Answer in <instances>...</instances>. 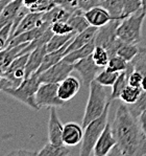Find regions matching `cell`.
<instances>
[{
    "mask_svg": "<svg viewBox=\"0 0 146 156\" xmlns=\"http://www.w3.org/2000/svg\"><path fill=\"white\" fill-rule=\"evenodd\" d=\"M112 130L117 145L109 155H146V135L141 129L138 119L131 114L127 105L124 103L117 108L112 123Z\"/></svg>",
    "mask_w": 146,
    "mask_h": 156,
    "instance_id": "cell-1",
    "label": "cell"
},
{
    "mask_svg": "<svg viewBox=\"0 0 146 156\" xmlns=\"http://www.w3.org/2000/svg\"><path fill=\"white\" fill-rule=\"evenodd\" d=\"M109 101L110 99L107 98L104 86H102L95 80L92 81L89 86V98L86 105L85 114L81 121L83 128H85L88 124L104 113Z\"/></svg>",
    "mask_w": 146,
    "mask_h": 156,
    "instance_id": "cell-2",
    "label": "cell"
},
{
    "mask_svg": "<svg viewBox=\"0 0 146 156\" xmlns=\"http://www.w3.org/2000/svg\"><path fill=\"white\" fill-rule=\"evenodd\" d=\"M41 81L39 79V73H35L32 76L25 78L19 86L15 88H6L5 90H3V92L25 104L35 111H39L41 108L36 101V93L39 89Z\"/></svg>",
    "mask_w": 146,
    "mask_h": 156,
    "instance_id": "cell-3",
    "label": "cell"
},
{
    "mask_svg": "<svg viewBox=\"0 0 146 156\" xmlns=\"http://www.w3.org/2000/svg\"><path fill=\"white\" fill-rule=\"evenodd\" d=\"M112 101H109L104 113L97 117L96 119L92 121L85 127L83 130V138L81 141V147L80 154V156H90L93 155V150L96 145L98 138L101 135L102 131L104 130L107 124V117H109L110 107H111Z\"/></svg>",
    "mask_w": 146,
    "mask_h": 156,
    "instance_id": "cell-4",
    "label": "cell"
},
{
    "mask_svg": "<svg viewBox=\"0 0 146 156\" xmlns=\"http://www.w3.org/2000/svg\"><path fill=\"white\" fill-rule=\"evenodd\" d=\"M145 17L146 13L141 9L138 13L122 19L117 28V36L119 39L133 44L140 43L142 41V26Z\"/></svg>",
    "mask_w": 146,
    "mask_h": 156,
    "instance_id": "cell-5",
    "label": "cell"
},
{
    "mask_svg": "<svg viewBox=\"0 0 146 156\" xmlns=\"http://www.w3.org/2000/svg\"><path fill=\"white\" fill-rule=\"evenodd\" d=\"M120 21L121 20H112L106 25L98 27L94 38L96 46L104 47L109 52L110 57L117 55L119 47L123 42L117 36V28L120 24Z\"/></svg>",
    "mask_w": 146,
    "mask_h": 156,
    "instance_id": "cell-6",
    "label": "cell"
},
{
    "mask_svg": "<svg viewBox=\"0 0 146 156\" xmlns=\"http://www.w3.org/2000/svg\"><path fill=\"white\" fill-rule=\"evenodd\" d=\"M57 89L59 83H41L36 93V101L40 108H63L66 106V102L59 99Z\"/></svg>",
    "mask_w": 146,
    "mask_h": 156,
    "instance_id": "cell-7",
    "label": "cell"
},
{
    "mask_svg": "<svg viewBox=\"0 0 146 156\" xmlns=\"http://www.w3.org/2000/svg\"><path fill=\"white\" fill-rule=\"evenodd\" d=\"M74 70V65L65 60H61L56 64L39 73L41 83H59L69 76Z\"/></svg>",
    "mask_w": 146,
    "mask_h": 156,
    "instance_id": "cell-8",
    "label": "cell"
},
{
    "mask_svg": "<svg viewBox=\"0 0 146 156\" xmlns=\"http://www.w3.org/2000/svg\"><path fill=\"white\" fill-rule=\"evenodd\" d=\"M74 65V70L77 71L80 73L83 81V84L89 87L92 81L95 80L97 74L101 71V67H99L94 62L92 58V55L83 58V59L80 60V61L75 62Z\"/></svg>",
    "mask_w": 146,
    "mask_h": 156,
    "instance_id": "cell-9",
    "label": "cell"
},
{
    "mask_svg": "<svg viewBox=\"0 0 146 156\" xmlns=\"http://www.w3.org/2000/svg\"><path fill=\"white\" fill-rule=\"evenodd\" d=\"M28 55L29 54L18 57L4 70L3 76H5L6 79H8L12 82V84H13V87L12 88H15L17 86H19L21 82L25 79V67L28 60Z\"/></svg>",
    "mask_w": 146,
    "mask_h": 156,
    "instance_id": "cell-10",
    "label": "cell"
},
{
    "mask_svg": "<svg viewBox=\"0 0 146 156\" xmlns=\"http://www.w3.org/2000/svg\"><path fill=\"white\" fill-rule=\"evenodd\" d=\"M117 145V140L112 130L111 123L107 122L106 128L102 131L101 135L98 138L96 145L93 150V155L95 156H106L109 155L111 150Z\"/></svg>",
    "mask_w": 146,
    "mask_h": 156,
    "instance_id": "cell-11",
    "label": "cell"
},
{
    "mask_svg": "<svg viewBox=\"0 0 146 156\" xmlns=\"http://www.w3.org/2000/svg\"><path fill=\"white\" fill-rule=\"evenodd\" d=\"M64 126L57 114L56 108L51 107L49 110L48 121V141L56 145H62L63 143Z\"/></svg>",
    "mask_w": 146,
    "mask_h": 156,
    "instance_id": "cell-12",
    "label": "cell"
},
{
    "mask_svg": "<svg viewBox=\"0 0 146 156\" xmlns=\"http://www.w3.org/2000/svg\"><path fill=\"white\" fill-rule=\"evenodd\" d=\"M83 15H85L86 19H87V21L91 26H94V27L97 28L101 27V26L106 25L107 23H109L110 21L114 20L111 14L109 13V11L102 5L94 6L89 11L85 12Z\"/></svg>",
    "mask_w": 146,
    "mask_h": 156,
    "instance_id": "cell-13",
    "label": "cell"
},
{
    "mask_svg": "<svg viewBox=\"0 0 146 156\" xmlns=\"http://www.w3.org/2000/svg\"><path fill=\"white\" fill-rule=\"evenodd\" d=\"M80 89V82L75 76H69L59 83V97L64 102H69L78 93Z\"/></svg>",
    "mask_w": 146,
    "mask_h": 156,
    "instance_id": "cell-14",
    "label": "cell"
},
{
    "mask_svg": "<svg viewBox=\"0 0 146 156\" xmlns=\"http://www.w3.org/2000/svg\"><path fill=\"white\" fill-rule=\"evenodd\" d=\"M45 22H48V21L45 20L44 18V13H38V12H30L26 14V16L21 20L20 24L18 25V27L16 28V30L13 34V38L16 36L20 35L22 33L28 32V30H32L35 27L41 26L44 24ZM50 23V22H49ZM51 24V23H50ZM12 38V39H13Z\"/></svg>",
    "mask_w": 146,
    "mask_h": 156,
    "instance_id": "cell-15",
    "label": "cell"
},
{
    "mask_svg": "<svg viewBox=\"0 0 146 156\" xmlns=\"http://www.w3.org/2000/svg\"><path fill=\"white\" fill-rule=\"evenodd\" d=\"M83 138V126L75 122H69L63 129V143L69 147H75L80 145Z\"/></svg>",
    "mask_w": 146,
    "mask_h": 156,
    "instance_id": "cell-16",
    "label": "cell"
},
{
    "mask_svg": "<svg viewBox=\"0 0 146 156\" xmlns=\"http://www.w3.org/2000/svg\"><path fill=\"white\" fill-rule=\"evenodd\" d=\"M46 54H47L46 45L37 47L36 49H33L32 51L29 52L27 63H26V67H25V78L32 76V73H37L39 70L41 64L43 62V59H44Z\"/></svg>",
    "mask_w": 146,
    "mask_h": 156,
    "instance_id": "cell-17",
    "label": "cell"
},
{
    "mask_svg": "<svg viewBox=\"0 0 146 156\" xmlns=\"http://www.w3.org/2000/svg\"><path fill=\"white\" fill-rule=\"evenodd\" d=\"M97 32V27L94 26H89L87 30H85L83 32L76 34V36L72 39V41L69 43V45L67 46V48L65 50V56L69 52L73 51V50L80 48V47L83 46V45L88 44L89 42L93 41L95 38Z\"/></svg>",
    "mask_w": 146,
    "mask_h": 156,
    "instance_id": "cell-18",
    "label": "cell"
},
{
    "mask_svg": "<svg viewBox=\"0 0 146 156\" xmlns=\"http://www.w3.org/2000/svg\"><path fill=\"white\" fill-rule=\"evenodd\" d=\"M23 5H24L23 0H11L1 12V15H0V28H2L8 23H13V21L15 20V18Z\"/></svg>",
    "mask_w": 146,
    "mask_h": 156,
    "instance_id": "cell-19",
    "label": "cell"
},
{
    "mask_svg": "<svg viewBox=\"0 0 146 156\" xmlns=\"http://www.w3.org/2000/svg\"><path fill=\"white\" fill-rule=\"evenodd\" d=\"M72 154H74V152L69 146L65 145V144L56 145V144H51L49 141L40 151H38L39 156H68Z\"/></svg>",
    "mask_w": 146,
    "mask_h": 156,
    "instance_id": "cell-20",
    "label": "cell"
},
{
    "mask_svg": "<svg viewBox=\"0 0 146 156\" xmlns=\"http://www.w3.org/2000/svg\"><path fill=\"white\" fill-rule=\"evenodd\" d=\"M95 46H96V44H95V41L93 40V41L89 42L88 44L83 45V46L80 47V48H77V49L73 50V51L69 52V54H67L66 56L63 58V60H65V61H67L68 63L74 64L75 62L80 61V60L83 59V58L92 55Z\"/></svg>",
    "mask_w": 146,
    "mask_h": 156,
    "instance_id": "cell-21",
    "label": "cell"
},
{
    "mask_svg": "<svg viewBox=\"0 0 146 156\" xmlns=\"http://www.w3.org/2000/svg\"><path fill=\"white\" fill-rule=\"evenodd\" d=\"M71 41H72V40H71ZM69 43L66 44L65 46H63L62 48L56 50V51L47 52V54L45 55L44 59H43V62H42V64H41L39 70H38L37 73H43V71H45L46 69H48L49 67H51L52 65L56 64L57 62L61 61V60H63V58L65 57V50L67 48V46L69 45Z\"/></svg>",
    "mask_w": 146,
    "mask_h": 156,
    "instance_id": "cell-22",
    "label": "cell"
},
{
    "mask_svg": "<svg viewBox=\"0 0 146 156\" xmlns=\"http://www.w3.org/2000/svg\"><path fill=\"white\" fill-rule=\"evenodd\" d=\"M135 70L140 71L143 74V81L141 88L146 91V47H140L137 56L130 62Z\"/></svg>",
    "mask_w": 146,
    "mask_h": 156,
    "instance_id": "cell-23",
    "label": "cell"
},
{
    "mask_svg": "<svg viewBox=\"0 0 146 156\" xmlns=\"http://www.w3.org/2000/svg\"><path fill=\"white\" fill-rule=\"evenodd\" d=\"M76 32H72L70 34H66V35H56L54 34L52 36V38L49 40L48 43L46 44V49L47 52L56 51V50L62 48L63 46H65L66 44H68L69 42H71V40L76 36Z\"/></svg>",
    "mask_w": 146,
    "mask_h": 156,
    "instance_id": "cell-24",
    "label": "cell"
},
{
    "mask_svg": "<svg viewBox=\"0 0 146 156\" xmlns=\"http://www.w3.org/2000/svg\"><path fill=\"white\" fill-rule=\"evenodd\" d=\"M67 22L72 26L73 30L77 32V34L83 32V30H87V28L90 26L89 22H88L85 15H83V12L80 11V9H78L77 11L74 12L72 15L70 16V18L68 19Z\"/></svg>",
    "mask_w": 146,
    "mask_h": 156,
    "instance_id": "cell-25",
    "label": "cell"
},
{
    "mask_svg": "<svg viewBox=\"0 0 146 156\" xmlns=\"http://www.w3.org/2000/svg\"><path fill=\"white\" fill-rule=\"evenodd\" d=\"M142 92L143 89L141 87H135V86H131L128 84L121 92L119 100L122 101V103H124L125 105L135 104L139 100L140 95L142 94Z\"/></svg>",
    "mask_w": 146,
    "mask_h": 156,
    "instance_id": "cell-26",
    "label": "cell"
},
{
    "mask_svg": "<svg viewBox=\"0 0 146 156\" xmlns=\"http://www.w3.org/2000/svg\"><path fill=\"white\" fill-rule=\"evenodd\" d=\"M127 85H128V73H127V71L125 70L119 73L116 82L112 86V91L109 98L110 101L113 102L115 100H118L119 98H120L121 92Z\"/></svg>",
    "mask_w": 146,
    "mask_h": 156,
    "instance_id": "cell-27",
    "label": "cell"
},
{
    "mask_svg": "<svg viewBox=\"0 0 146 156\" xmlns=\"http://www.w3.org/2000/svg\"><path fill=\"white\" fill-rule=\"evenodd\" d=\"M124 0H104L101 5L106 8L114 20H122V9Z\"/></svg>",
    "mask_w": 146,
    "mask_h": 156,
    "instance_id": "cell-28",
    "label": "cell"
},
{
    "mask_svg": "<svg viewBox=\"0 0 146 156\" xmlns=\"http://www.w3.org/2000/svg\"><path fill=\"white\" fill-rule=\"evenodd\" d=\"M119 73H115V71H112L110 69H107V67H104L97 74V76L95 78V81H97L98 83L101 84L104 87H112L114 85V83L116 82Z\"/></svg>",
    "mask_w": 146,
    "mask_h": 156,
    "instance_id": "cell-29",
    "label": "cell"
},
{
    "mask_svg": "<svg viewBox=\"0 0 146 156\" xmlns=\"http://www.w3.org/2000/svg\"><path fill=\"white\" fill-rule=\"evenodd\" d=\"M138 51H139V47L137 46V44L122 42L118 51H117V55L120 56L121 58H123L125 61H127L128 63H130L131 60L137 56Z\"/></svg>",
    "mask_w": 146,
    "mask_h": 156,
    "instance_id": "cell-30",
    "label": "cell"
},
{
    "mask_svg": "<svg viewBox=\"0 0 146 156\" xmlns=\"http://www.w3.org/2000/svg\"><path fill=\"white\" fill-rule=\"evenodd\" d=\"M128 66V62L125 61L123 58H121L118 55H115L113 57H110L109 63L106 66L107 69L115 73H122V71H125L127 69Z\"/></svg>",
    "mask_w": 146,
    "mask_h": 156,
    "instance_id": "cell-31",
    "label": "cell"
},
{
    "mask_svg": "<svg viewBox=\"0 0 146 156\" xmlns=\"http://www.w3.org/2000/svg\"><path fill=\"white\" fill-rule=\"evenodd\" d=\"M92 58L98 66L101 67V68H104L107 65V63H109L110 55L104 47L95 46V48L92 52Z\"/></svg>",
    "mask_w": 146,
    "mask_h": 156,
    "instance_id": "cell-32",
    "label": "cell"
},
{
    "mask_svg": "<svg viewBox=\"0 0 146 156\" xmlns=\"http://www.w3.org/2000/svg\"><path fill=\"white\" fill-rule=\"evenodd\" d=\"M142 9L141 0H124L123 9H122V19L138 13Z\"/></svg>",
    "mask_w": 146,
    "mask_h": 156,
    "instance_id": "cell-33",
    "label": "cell"
},
{
    "mask_svg": "<svg viewBox=\"0 0 146 156\" xmlns=\"http://www.w3.org/2000/svg\"><path fill=\"white\" fill-rule=\"evenodd\" d=\"M127 107L130 109V111L131 112V114L138 119L140 116V114L146 109V91L143 90L142 94L140 95V98H139L137 102L135 104L127 105Z\"/></svg>",
    "mask_w": 146,
    "mask_h": 156,
    "instance_id": "cell-34",
    "label": "cell"
},
{
    "mask_svg": "<svg viewBox=\"0 0 146 156\" xmlns=\"http://www.w3.org/2000/svg\"><path fill=\"white\" fill-rule=\"evenodd\" d=\"M50 28H51L52 33L56 34V35H66V34L75 32V30H73L72 26L69 24L67 21H56V22H53L50 25Z\"/></svg>",
    "mask_w": 146,
    "mask_h": 156,
    "instance_id": "cell-35",
    "label": "cell"
},
{
    "mask_svg": "<svg viewBox=\"0 0 146 156\" xmlns=\"http://www.w3.org/2000/svg\"><path fill=\"white\" fill-rule=\"evenodd\" d=\"M56 5H61L66 9L74 13L78 9V0H56Z\"/></svg>",
    "mask_w": 146,
    "mask_h": 156,
    "instance_id": "cell-36",
    "label": "cell"
},
{
    "mask_svg": "<svg viewBox=\"0 0 146 156\" xmlns=\"http://www.w3.org/2000/svg\"><path fill=\"white\" fill-rule=\"evenodd\" d=\"M97 5H101L100 0H78V9L83 13Z\"/></svg>",
    "mask_w": 146,
    "mask_h": 156,
    "instance_id": "cell-37",
    "label": "cell"
},
{
    "mask_svg": "<svg viewBox=\"0 0 146 156\" xmlns=\"http://www.w3.org/2000/svg\"><path fill=\"white\" fill-rule=\"evenodd\" d=\"M8 155V156H32V155H38V152L37 151L20 149V150H15L13 152H9Z\"/></svg>",
    "mask_w": 146,
    "mask_h": 156,
    "instance_id": "cell-38",
    "label": "cell"
},
{
    "mask_svg": "<svg viewBox=\"0 0 146 156\" xmlns=\"http://www.w3.org/2000/svg\"><path fill=\"white\" fill-rule=\"evenodd\" d=\"M13 87V84L5 76H0V91L5 90L6 88Z\"/></svg>",
    "mask_w": 146,
    "mask_h": 156,
    "instance_id": "cell-39",
    "label": "cell"
},
{
    "mask_svg": "<svg viewBox=\"0 0 146 156\" xmlns=\"http://www.w3.org/2000/svg\"><path fill=\"white\" fill-rule=\"evenodd\" d=\"M138 121H139V124H140L141 129H142L146 135V109L140 114V116L138 117Z\"/></svg>",
    "mask_w": 146,
    "mask_h": 156,
    "instance_id": "cell-40",
    "label": "cell"
},
{
    "mask_svg": "<svg viewBox=\"0 0 146 156\" xmlns=\"http://www.w3.org/2000/svg\"><path fill=\"white\" fill-rule=\"evenodd\" d=\"M9 1H11V0H0V15H1V12H2V9H3V8Z\"/></svg>",
    "mask_w": 146,
    "mask_h": 156,
    "instance_id": "cell-41",
    "label": "cell"
},
{
    "mask_svg": "<svg viewBox=\"0 0 146 156\" xmlns=\"http://www.w3.org/2000/svg\"><path fill=\"white\" fill-rule=\"evenodd\" d=\"M141 2H142V9H143V12H145V13H146V0H141Z\"/></svg>",
    "mask_w": 146,
    "mask_h": 156,
    "instance_id": "cell-42",
    "label": "cell"
},
{
    "mask_svg": "<svg viewBox=\"0 0 146 156\" xmlns=\"http://www.w3.org/2000/svg\"><path fill=\"white\" fill-rule=\"evenodd\" d=\"M3 73H4V70L0 67V76H3Z\"/></svg>",
    "mask_w": 146,
    "mask_h": 156,
    "instance_id": "cell-43",
    "label": "cell"
}]
</instances>
